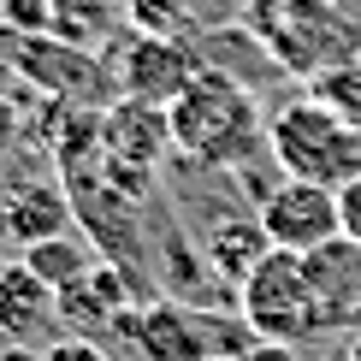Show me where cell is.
I'll list each match as a JSON object with an SVG mask.
<instances>
[{"label":"cell","mask_w":361,"mask_h":361,"mask_svg":"<svg viewBox=\"0 0 361 361\" xmlns=\"http://www.w3.org/2000/svg\"><path fill=\"white\" fill-rule=\"evenodd\" d=\"M118 332L137 343V361H219L214 320H202L195 308H178V302H154L130 314Z\"/></svg>","instance_id":"6"},{"label":"cell","mask_w":361,"mask_h":361,"mask_svg":"<svg viewBox=\"0 0 361 361\" xmlns=\"http://www.w3.org/2000/svg\"><path fill=\"white\" fill-rule=\"evenodd\" d=\"M18 261H24V267H30V273H36L42 284H48L54 296H59L71 279H83L89 267L101 261V255H89V243H83V237L59 231V237H42V243H30V249L18 255Z\"/></svg>","instance_id":"13"},{"label":"cell","mask_w":361,"mask_h":361,"mask_svg":"<svg viewBox=\"0 0 361 361\" xmlns=\"http://www.w3.org/2000/svg\"><path fill=\"white\" fill-rule=\"evenodd\" d=\"M308 284H314V308H320V332L326 326H361V243L332 237L326 249L302 255Z\"/></svg>","instance_id":"8"},{"label":"cell","mask_w":361,"mask_h":361,"mask_svg":"<svg viewBox=\"0 0 361 361\" xmlns=\"http://www.w3.org/2000/svg\"><path fill=\"white\" fill-rule=\"evenodd\" d=\"M249 338L261 343H302L320 332V308H314V284H308V261L290 249H267V261L255 267L237 290Z\"/></svg>","instance_id":"3"},{"label":"cell","mask_w":361,"mask_h":361,"mask_svg":"<svg viewBox=\"0 0 361 361\" xmlns=\"http://www.w3.org/2000/svg\"><path fill=\"white\" fill-rule=\"evenodd\" d=\"M243 361H302V350H296V343H261L255 338L243 350Z\"/></svg>","instance_id":"18"},{"label":"cell","mask_w":361,"mask_h":361,"mask_svg":"<svg viewBox=\"0 0 361 361\" xmlns=\"http://www.w3.org/2000/svg\"><path fill=\"white\" fill-rule=\"evenodd\" d=\"M48 326H59V308H54V290L30 273L24 261L0 267V350L6 343H30L42 338Z\"/></svg>","instance_id":"10"},{"label":"cell","mask_w":361,"mask_h":361,"mask_svg":"<svg viewBox=\"0 0 361 361\" xmlns=\"http://www.w3.org/2000/svg\"><path fill=\"white\" fill-rule=\"evenodd\" d=\"M0 225L18 237V249L42 243V237H59V231H71V195L48 190V184H24L0 202Z\"/></svg>","instance_id":"12"},{"label":"cell","mask_w":361,"mask_h":361,"mask_svg":"<svg viewBox=\"0 0 361 361\" xmlns=\"http://www.w3.org/2000/svg\"><path fill=\"white\" fill-rule=\"evenodd\" d=\"M42 361H113V355L101 350L95 338H54L48 350H42Z\"/></svg>","instance_id":"16"},{"label":"cell","mask_w":361,"mask_h":361,"mask_svg":"<svg viewBox=\"0 0 361 361\" xmlns=\"http://www.w3.org/2000/svg\"><path fill=\"white\" fill-rule=\"evenodd\" d=\"M202 249H207V261H214V273L243 290V279L267 261V249H273V243H267V231H261V219H255V214L249 219L243 214H219L214 225H207Z\"/></svg>","instance_id":"11"},{"label":"cell","mask_w":361,"mask_h":361,"mask_svg":"<svg viewBox=\"0 0 361 361\" xmlns=\"http://www.w3.org/2000/svg\"><path fill=\"white\" fill-rule=\"evenodd\" d=\"M267 154H273L279 178H302V184L343 190L361 178V130L338 118L326 101H284L267 118Z\"/></svg>","instance_id":"1"},{"label":"cell","mask_w":361,"mask_h":361,"mask_svg":"<svg viewBox=\"0 0 361 361\" xmlns=\"http://www.w3.org/2000/svg\"><path fill=\"white\" fill-rule=\"evenodd\" d=\"M172 142L178 154H190L195 166H237L267 142V125L255 113V101L219 71H202L184 95L172 101Z\"/></svg>","instance_id":"2"},{"label":"cell","mask_w":361,"mask_h":361,"mask_svg":"<svg viewBox=\"0 0 361 361\" xmlns=\"http://www.w3.org/2000/svg\"><path fill=\"white\" fill-rule=\"evenodd\" d=\"M101 137H107V160L125 172H148L172 142V113L166 107H142V101H118L101 118Z\"/></svg>","instance_id":"9"},{"label":"cell","mask_w":361,"mask_h":361,"mask_svg":"<svg viewBox=\"0 0 361 361\" xmlns=\"http://www.w3.org/2000/svg\"><path fill=\"white\" fill-rule=\"evenodd\" d=\"M343 361H361V326H355V338H350V355Z\"/></svg>","instance_id":"19"},{"label":"cell","mask_w":361,"mask_h":361,"mask_svg":"<svg viewBox=\"0 0 361 361\" xmlns=\"http://www.w3.org/2000/svg\"><path fill=\"white\" fill-rule=\"evenodd\" d=\"M59 308V326H66V338H107L118 326L130 320V308H137V296H130V279L118 261H95L83 279H71L66 290L54 296Z\"/></svg>","instance_id":"5"},{"label":"cell","mask_w":361,"mask_h":361,"mask_svg":"<svg viewBox=\"0 0 361 361\" xmlns=\"http://www.w3.org/2000/svg\"><path fill=\"white\" fill-rule=\"evenodd\" d=\"M195 78H202V71L184 59L178 42L137 36L125 54H118V89H125V101H142V107H172Z\"/></svg>","instance_id":"7"},{"label":"cell","mask_w":361,"mask_h":361,"mask_svg":"<svg viewBox=\"0 0 361 361\" xmlns=\"http://www.w3.org/2000/svg\"><path fill=\"white\" fill-rule=\"evenodd\" d=\"M190 24H195L190 0H130V30H137V36H154V42H178Z\"/></svg>","instance_id":"14"},{"label":"cell","mask_w":361,"mask_h":361,"mask_svg":"<svg viewBox=\"0 0 361 361\" xmlns=\"http://www.w3.org/2000/svg\"><path fill=\"white\" fill-rule=\"evenodd\" d=\"M338 214H343V237H350V243H361V178L338 190Z\"/></svg>","instance_id":"17"},{"label":"cell","mask_w":361,"mask_h":361,"mask_svg":"<svg viewBox=\"0 0 361 361\" xmlns=\"http://www.w3.org/2000/svg\"><path fill=\"white\" fill-rule=\"evenodd\" d=\"M267 243L290 249V255H314L332 237H343V214H338V190L326 184H302V178H279L255 207Z\"/></svg>","instance_id":"4"},{"label":"cell","mask_w":361,"mask_h":361,"mask_svg":"<svg viewBox=\"0 0 361 361\" xmlns=\"http://www.w3.org/2000/svg\"><path fill=\"white\" fill-rule=\"evenodd\" d=\"M314 101H326L338 118H350V125L361 130V66H338V71H326L320 89H314Z\"/></svg>","instance_id":"15"}]
</instances>
